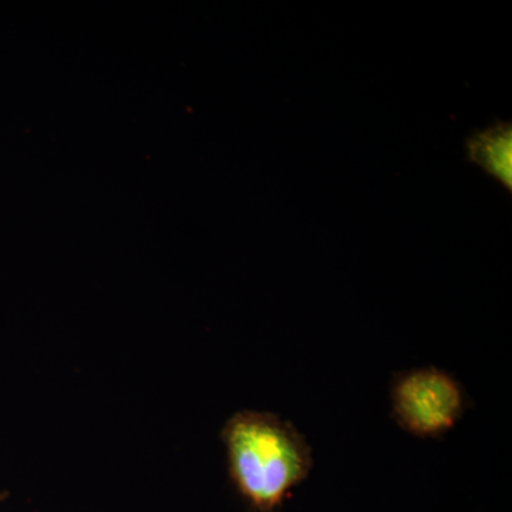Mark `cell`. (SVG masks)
I'll return each instance as SVG.
<instances>
[{
	"instance_id": "obj_1",
	"label": "cell",
	"mask_w": 512,
	"mask_h": 512,
	"mask_svg": "<svg viewBox=\"0 0 512 512\" xmlns=\"http://www.w3.org/2000/svg\"><path fill=\"white\" fill-rule=\"evenodd\" d=\"M229 474L256 511L274 512L311 474V444L291 421L268 412H239L222 431Z\"/></svg>"
},
{
	"instance_id": "obj_2",
	"label": "cell",
	"mask_w": 512,
	"mask_h": 512,
	"mask_svg": "<svg viewBox=\"0 0 512 512\" xmlns=\"http://www.w3.org/2000/svg\"><path fill=\"white\" fill-rule=\"evenodd\" d=\"M393 419L417 439H440L457 426L467 396L456 377L437 367H420L394 376Z\"/></svg>"
},
{
	"instance_id": "obj_3",
	"label": "cell",
	"mask_w": 512,
	"mask_h": 512,
	"mask_svg": "<svg viewBox=\"0 0 512 512\" xmlns=\"http://www.w3.org/2000/svg\"><path fill=\"white\" fill-rule=\"evenodd\" d=\"M467 160L512 191V126L497 121L467 138Z\"/></svg>"
}]
</instances>
